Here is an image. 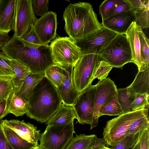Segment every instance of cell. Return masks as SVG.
<instances>
[{
  "label": "cell",
  "mask_w": 149,
  "mask_h": 149,
  "mask_svg": "<svg viewBox=\"0 0 149 149\" xmlns=\"http://www.w3.org/2000/svg\"><path fill=\"white\" fill-rule=\"evenodd\" d=\"M101 60L98 54L88 52L82 53L74 65L72 72L73 84L79 94L91 84L95 68Z\"/></svg>",
  "instance_id": "7"
},
{
  "label": "cell",
  "mask_w": 149,
  "mask_h": 149,
  "mask_svg": "<svg viewBox=\"0 0 149 149\" xmlns=\"http://www.w3.org/2000/svg\"><path fill=\"white\" fill-rule=\"evenodd\" d=\"M45 76V74H35L31 72L25 79L17 95L28 101L34 88Z\"/></svg>",
  "instance_id": "23"
},
{
  "label": "cell",
  "mask_w": 149,
  "mask_h": 149,
  "mask_svg": "<svg viewBox=\"0 0 149 149\" xmlns=\"http://www.w3.org/2000/svg\"><path fill=\"white\" fill-rule=\"evenodd\" d=\"M134 11L149 9V0H126Z\"/></svg>",
  "instance_id": "41"
},
{
  "label": "cell",
  "mask_w": 149,
  "mask_h": 149,
  "mask_svg": "<svg viewBox=\"0 0 149 149\" xmlns=\"http://www.w3.org/2000/svg\"><path fill=\"white\" fill-rule=\"evenodd\" d=\"M139 36L140 42V55L142 62L141 69L140 71H141L149 67V40L142 29L140 30Z\"/></svg>",
  "instance_id": "30"
},
{
  "label": "cell",
  "mask_w": 149,
  "mask_h": 149,
  "mask_svg": "<svg viewBox=\"0 0 149 149\" xmlns=\"http://www.w3.org/2000/svg\"><path fill=\"white\" fill-rule=\"evenodd\" d=\"M123 0H105L103 1L99 8V12L102 20L104 19L107 14L112 8Z\"/></svg>",
  "instance_id": "38"
},
{
  "label": "cell",
  "mask_w": 149,
  "mask_h": 149,
  "mask_svg": "<svg viewBox=\"0 0 149 149\" xmlns=\"http://www.w3.org/2000/svg\"><path fill=\"white\" fill-rule=\"evenodd\" d=\"M74 124L47 125L41 134L39 146L43 149H64L73 136Z\"/></svg>",
  "instance_id": "8"
},
{
  "label": "cell",
  "mask_w": 149,
  "mask_h": 149,
  "mask_svg": "<svg viewBox=\"0 0 149 149\" xmlns=\"http://www.w3.org/2000/svg\"><path fill=\"white\" fill-rule=\"evenodd\" d=\"M37 19L32 6L31 0H16L15 33L17 37L20 36Z\"/></svg>",
  "instance_id": "10"
},
{
  "label": "cell",
  "mask_w": 149,
  "mask_h": 149,
  "mask_svg": "<svg viewBox=\"0 0 149 149\" xmlns=\"http://www.w3.org/2000/svg\"><path fill=\"white\" fill-rule=\"evenodd\" d=\"M57 15L53 11H49L36 21L33 27L41 42L48 45L54 39L56 34Z\"/></svg>",
  "instance_id": "12"
},
{
  "label": "cell",
  "mask_w": 149,
  "mask_h": 149,
  "mask_svg": "<svg viewBox=\"0 0 149 149\" xmlns=\"http://www.w3.org/2000/svg\"><path fill=\"white\" fill-rule=\"evenodd\" d=\"M33 12L37 16L41 17L48 12V0H31Z\"/></svg>",
  "instance_id": "37"
},
{
  "label": "cell",
  "mask_w": 149,
  "mask_h": 149,
  "mask_svg": "<svg viewBox=\"0 0 149 149\" xmlns=\"http://www.w3.org/2000/svg\"><path fill=\"white\" fill-rule=\"evenodd\" d=\"M54 64L63 67L74 66L82 54L81 48L69 37H58L49 45Z\"/></svg>",
  "instance_id": "6"
},
{
  "label": "cell",
  "mask_w": 149,
  "mask_h": 149,
  "mask_svg": "<svg viewBox=\"0 0 149 149\" xmlns=\"http://www.w3.org/2000/svg\"><path fill=\"white\" fill-rule=\"evenodd\" d=\"M0 149H13L10 144L3 132L0 121Z\"/></svg>",
  "instance_id": "42"
},
{
  "label": "cell",
  "mask_w": 149,
  "mask_h": 149,
  "mask_svg": "<svg viewBox=\"0 0 149 149\" xmlns=\"http://www.w3.org/2000/svg\"><path fill=\"white\" fill-rule=\"evenodd\" d=\"M1 50L10 59L20 60L33 73L45 74V71L54 64L49 45L37 49L25 47L14 35Z\"/></svg>",
  "instance_id": "4"
},
{
  "label": "cell",
  "mask_w": 149,
  "mask_h": 149,
  "mask_svg": "<svg viewBox=\"0 0 149 149\" xmlns=\"http://www.w3.org/2000/svg\"><path fill=\"white\" fill-rule=\"evenodd\" d=\"M1 126L7 139L13 149H32L36 146L22 138L10 128L2 124Z\"/></svg>",
  "instance_id": "24"
},
{
  "label": "cell",
  "mask_w": 149,
  "mask_h": 149,
  "mask_svg": "<svg viewBox=\"0 0 149 149\" xmlns=\"http://www.w3.org/2000/svg\"><path fill=\"white\" fill-rule=\"evenodd\" d=\"M117 33L105 27L102 28L91 37L77 42L82 53L88 52L100 54Z\"/></svg>",
  "instance_id": "11"
},
{
  "label": "cell",
  "mask_w": 149,
  "mask_h": 149,
  "mask_svg": "<svg viewBox=\"0 0 149 149\" xmlns=\"http://www.w3.org/2000/svg\"><path fill=\"white\" fill-rule=\"evenodd\" d=\"M148 108L123 113L108 121L103 128L108 146H116L126 137L149 127Z\"/></svg>",
  "instance_id": "2"
},
{
  "label": "cell",
  "mask_w": 149,
  "mask_h": 149,
  "mask_svg": "<svg viewBox=\"0 0 149 149\" xmlns=\"http://www.w3.org/2000/svg\"><path fill=\"white\" fill-rule=\"evenodd\" d=\"M96 85L93 121L90 130L96 127L98 124L99 112L102 106L117 93L116 86L109 77L99 81Z\"/></svg>",
  "instance_id": "13"
},
{
  "label": "cell",
  "mask_w": 149,
  "mask_h": 149,
  "mask_svg": "<svg viewBox=\"0 0 149 149\" xmlns=\"http://www.w3.org/2000/svg\"><path fill=\"white\" fill-rule=\"evenodd\" d=\"M15 76L10 59L2 52H0V77L14 78Z\"/></svg>",
  "instance_id": "31"
},
{
  "label": "cell",
  "mask_w": 149,
  "mask_h": 149,
  "mask_svg": "<svg viewBox=\"0 0 149 149\" xmlns=\"http://www.w3.org/2000/svg\"><path fill=\"white\" fill-rule=\"evenodd\" d=\"M12 77H0V100L9 96L14 90Z\"/></svg>",
  "instance_id": "34"
},
{
  "label": "cell",
  "mask_w": 149,
  "mask_h": 149,
  "mask_svg": "<svg viewBox=\"0 0 149 149\" xmlns=\"http://www.w3.org/2000/svg\"><path fill=\"white\" fill-rule=\"evenodd\" d=\"M102 26L117 34H125L132 23L135 22L134 11L132 9L102 20Z\"/></svg>",
  "instance_id": "15"
},
{
  "label": "cell",
  "mask_w": 149,
  "mask_h": 149,
  "mask_svg": "<svg viewBox=\"0 0 149 149\" xmlns=\"http://www.w3.org/2000/svg\"><path fill=\"white\" fill-rule=\"evenodd\" d=\"M10 38V37L8 34H2L0 33V50H1Z\"/></svg>",
  "instance_id": "45"
},
{
  "label": "cell",
  "mask_w": 149,
  "mask_h": 149,
  "mask_svg": "<svg viewBox=\"0 0 149 149\" xmlns=\"http://www.w3.org/2000/svg\"><path fill=\"white\" fill-rule=\"evenodd\" d=\"M8 112L15 116H22L28 112L29 108L28 101L18 96L14 90L8 99Z\"/></svg>",
  "instance_id": "21"
},
{
  "label": "cell",
  "mask_w": 149,
  "mask_h": 149,
  "mask_svg": "<svg viewBox=\"0 0 149 149\" xmlns=\"http://www.w3.org/2000/svg\"><path fill=\"white\" fill-rule=\"evenodd\" d=\"M113 68V66L107 62L102 60L100 61L95 69L92 81L96 78H98L100 81L106 79Z\"/></svg>",
  "instance_id": "32"
},
{
  "label": "cell",
  "mask_w": 149,
  "mask_h": 149,
  "mask_svg": "<svg viewBox=\"0 0 149 149\" xmlns=\"http://www.w3.org/2000/svg\"><path fill=\"white\" fill-rule=\"evenodd\" d=\"M96 88V85L89 86L79 94L72 106L80 124L92 125Z\"/></svg>",
  "instance_id": "9"
},
{
  "label": "cell",
  "mask_w": 149,
  "mask_h": 149,
  "mask_svg": "<svg viewBox=\"0 0 149 149\" xmlns=\"http://www.w3.org/2000/svg\"><path fill=\"white\" fill-rule=\"evenodd\" d=\"M65 30L76 42L93 36L102 27L91 5L87 2L70 3L64 11Z\"/></svg>",
  "instance_id": "1"
},
{
  "label": "cell",
  "mask_w": 149,
  "mask_h": 149,
  "mask_svg": "<svg viewBox=\"0 0 149 149\" xmlns=\"http://www.w3.org/2000/svg\"><path fill=\"white\" fill-rule=\"evenodd\" d=\"M73 67H64L65 80L62 84L57 88L62 103L66 106H73L79 94L73 83L72 72Z\"/></svg>",
  "instance_id": "17"
},
{
  "label": "cell",
  "mask_w": 149,
  "mask_h": 149,
  "mask_svg": "<svg viewBox=\"0 0 149 149\" xmlns=\"http://www.w3.org/2000/svg\"><path fill=\"white\" fill-rule=\"evenodd\" d=\"M100 55L102 60L113 67L122 69L125 64L132 63L131 49L125 34H117Z\"/></svg>",
  "instance_id": "5"
},
{
  "label": "cell",
  "mask_w": 149,
  "mask_h": 149,
  "mask_svg": "<svg viewBox=\"0 0 149 149\" xmlns=\"http://www.w3.org/2000/svg\"><path fill=\"white\" fill-rule=\"evenodd\" d=\"M16 37L25 47L29 48L37 49L47 45L41 42L35 31L33 25H30L20 36Z\"/></svg>",
  "instance_id": "26"
},
{
  "label": "cell",
  "mask_w": 149,
  "mask_h": 149,
  "mask_svg": "<svg viewBox=\"0 0 149 149\" xmlns=\"http://www.w3.org/2000/svg\"><path fill=\"white\" fill-rule=\"evenodd\" d=\"M136 94L127 87L117 89V95L118 102L123 113L133 111L132 104L134 101Z\"/></svg>",
  "instance_id": "28"
},
{
  "label": "cell",
  "mask_w": 149,
  "mask_h": 149,
  "mask_svg": "<svg viewBox=\"0 0 149 149\" xmlns=\"http://www.w3.org/2000/svg\"><path fill=\"white\" fill-rule=\"evenodd\" d=\"M149 95L147 94H136L134 100L132 104L134 111L148 108Z\"/></svg>",
  "instance_id": "35"
},
{
  "label": "cell",
  "mask_w": 149,
  "mask_h": 149,
  "mask_svg": "<svg viewBox=\"0 0 149 149\" xmlns=\"http://www.w3.org/2000/svg\"><path fill=\"white\" fill-rule=\"evenodd\" d=\"M32 149H43L40 146H37L33 148Z\"/></svg>",
  "instance_id": "46"
},
{
  "label": "cell",
  "mask_w": 149,
  "mask_h": 149,
  "mask_svg": "<svg viewBox=\"0 0 149 149\" xmlns=\"http://www.w3.org/2000/svg\"><path fill=\"white\" fill-rule=\"evenodd\" d=\"M16 0H0V33L8 34L14 30Z\"/></svg>",
  "instance_id": "16"
},
{
  "label": "cell",
  "mask_w": 149,
  "mask_h": 149,
  "mask_svg": "<svg viewBox=\"0 0 149 149\" xmlns=\"http://www.w3.org/2000/svg\"><path fill=\"white\" fill-rule=\"evenodd\" d=\"M141 29V28L135 22H134L132 23L125 34L131 49L132 63L137 66L139 71L141 70L142 65L139 36V31Z\"/></svg>",
  "instance_id": "18"
},
{
  "label": "cell",
  "mask_w": 149,
  "mask_h": 149,
  "mask_svg": "<svg viewBox=\"0 0 149 149\" xmlns=\"http://www.w3.org/2000/svg\"><path fill=\"white\" fill-rule=\"evenodd\" d=\"M139 133L126 137L116 146L111 148L113 149H128L132 148L136 142Z\"/></svg>",
  "instance_id": "39"
},
{
  "label": "cell",
  "mask_w": 149,
  "mask_h": 149,
  "mask_svg": "<svg viewBox=\"0 0 149 149\" xmlns=\"http://www.w3.org/2000/svg\"><path fill=\"white\" fill-rule=\"evenodd\" d=\"M127 87L136 94L149 95V67L139 71L133 82Z\"/></svg>",
  "instance_id": "22"
},
{
  "label": "cell",
  "mask_w": 149,
  "mask_h": 149,
  "mask_svg": "<svg viewBox=\"0 0 149 149\" xmlns=\"http://www.w3.org/2000/svg\"><path fill=\"white\" fill-rule=\"evenodd\" d=\"M28 103L27 116L43 123L47 122L62 102L57 88L45 76L34 88Z\"/></svg>",
  "instance_id": "3"
},
{
  "label": "cell",
  "mask_w": 149,
  "mask_h": 149,
  "mask_svg": "<svg viewBox=\"0 0 149 149\" xmlns=\"http://www.w3.org/2000/svg\"><path fill=\"white\" fill-rule=\"evenodd\" d=\"M8 96L0 100V120L8 114Z\"/></svg>",
  "instance_id": "44"
},
{
  "label": "cell",
  "mask_w": 149,
  "mask_h": 149,
  "mask_svg": "<svg viewBox=\"0 0 149 149\" xmlns=\"http://www.w3.org/2000/svg\"><path fill=\"white\" fill-rule=\"evenodd\" d=\"M123 113L118 101L117 93L102 105L99 111L98 116L99 117L104 115L119 116Z\"/></svg>",
  "instance_id": "27"
},
{
  "label": "cell",
  "mask_w": 149,
  "mask_h": 149,
  "mask_svg": "<svg viewBox=\"0 0 149 149\" xmlns=\"http://www.w3.org/2000/svg\"><path fill=\"white\" fill-rule=\"evenodd\" d=\"M132 10L131 6L126 0L123 1L112 8L106 15V18L111 16L121 14Z\"/></svg>",
  "instance_id": "40"
},
{
  "label": "cell",
  "mask_w": 149,
  "mask_h": 149,
  "mask_svg": "<svg viewBox=\"0 0 149 149\" xmlns=\"http://www.w3.org/2000/svg\"><path fill=\"white\" fill-rule=\"evenodd\" d=\"M136 23L141 28L149 27V9L139 10L134 11Z\"/></svg>",
  "instance_id": "36"
},
{
  "label": "cell",
  "mask_w": 149,
  "mask_h": 149,
  "mask_svg": "<svg viewBox=\"0 0 149 149\" xmlns=\"http://www.w3.org/2000/svg\"><path fill=\"white\" fill-rule=\"evenodd\" d=\"M88 149H113L107 146L103 139L96 137L95 141Z\"/></svg>",
  "instance_id": "43"
},
{
  "label": "cell",
  "mask_w": 149,
  "mask_h": 149,
  "mask_svg": "<svg viewBox=\"0 0 149 149\" xmlns=\"http://www.w3.org/2000/svg\"><path fill=\"white\" fill-rule=\"evenodd\" d=\"M10 61L15 74L11 81L14 90L17 94L25 79L31 72L29 68L20 60L10 59Z\"/></svg>",
  "instance_id": "20"
},
{
  "label": "cell",
  "mask_w": 149,
  "mask_h": 149,
  "mask_svg": "<svg viewBox=\"0 0 149 149\" xmlns=\"http://www.w3.org/2000/svg\"><path fill=\"white\" fill-rule=\"evenodd\" d=\"M149 127L139 132L137 138L131 149H149Z\"/></svg>",
  "instance_id": "33"
},
{
  "label": "cell",
  "mask_w": 149,
  "mask_h": 149,
  "mask_svg": "<svg viewBox=\"0 0 149 149\" xmlns=\"http://www.w3.org/2000/svg\"><path fill=\"white\" fill-rule=\"evenodd\" d=\"M96 137L95 134H76L72 137L64 149H88L94 143Z\"/></svg>",
  "instance_id": "25"
},
{
  "label": "cell",
  "mask_w": 149,
  "mask_h": 149,
  "mask_svg": "<svg viewBox=\"0 0 149 149\" xmlns=\"http://www.w3.org/2000/svg\"><path fill=\"white\" fill-rule=\"evenodd\" d=\"M45 76L56 88L62 84L65 80V68L57 64L51 66L45 71Z\"/></svg>",
  "instance_id": "29"
},
{
  "label": "cell",
  "mask_w": 149,
  "mask_h": 149,
  "mask_svg": "<svg viewBox=\"0 0 149 149\" xmlns=\"http://www.w3.org/2000/svg\"><path fill=\"white\" fill-rule=\"evenodd\" d=\"M75 118L77 119V116L72 107L62 103L46 124L49 125H72Z\"/></svg>",
  "instance_id": "19"
},
{
  "label": "cell",
  "mask_w": 149,
  "mask_h": 149,
  "mask_svg": "<svg viewBox=\"0 0 149 149\" xmlns=\"http://www.w3.org/2000/svg\"><path fill=\"white\" fill-rule=\"evenodd\" d=\"M2 125H5L14 131L17 134L28 142L36 146L39 145L41 134L40 130H38L37 127L24 120H2Z\"/></svg>",
  "instance_id": "14"
}]
</instances>
